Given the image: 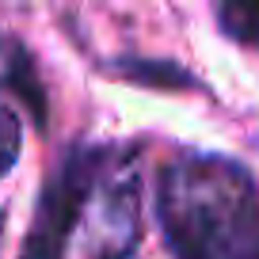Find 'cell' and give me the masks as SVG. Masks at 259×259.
<instances>
[{
  "instance_id": "cell-1",
  "label": "cell",
  "mask_w": 259,
  "mask_h": 259,
  "mask_svg": "<svg viewBox=\"0 0 259 259\" xmlns=\"http://www.w3.org/2000/svg\"><path fill=\"white\" fill-rule=\"evenodd\" d=\"M141 240L138 153L69 149L46 179L19 259H130Z\"/></svg>"
},
{
  "instance_id": "cell-2",
  "label": "cell",
  "mask_w": 259,
  "mask_h": 259,
  "mask_svg": "<svg viewBox=\"0 0 259 259\" xmlns=\"http://www.w3.org/2000/svg\"><path fill=\"white\" fill-rule=\"evenodd\" d=\"M156 221L171 259H259V187L229 156L183 153L164 164Z\"/></svg>"
},
{
  "instance_id": "cell-3",
  "label": "cell",
  "mask_w": 259,
  "mask_h": 259,
  "mask_svg": "<svg viewBox=\"0 0 259 259\" xmlns=\"http://www.w3.org/2000/svg\"><path fill=\"white\" fill-rule=\"evenodd\" d=\"M0 84L23 99L38 126L46 122V96H42V84L34 76V61L19 42H8V38H0Z\"/></svg>"
},
{
  "instance_id": "cell-4",
  "label": "cell",
  "mask_w": 259,
  "mask_h": 259,
  "mask_svg": "<svg viewBox=\"0 0 259 259\" xmlns=\"http://www.w3.org/2000/svg\"><path fill=\"white\" fill-rule=\"evenodd\" d=\"M218 23L233 42L259 50V0H225V4H218Z\"/></svg>"
},
{
  "instance_id": "cell-5",
  "label": "cell",
  "mask_w": 259,
  "mask_h": 259,
  "mask_svg": "<svg viewBox=\"0 0 259 259\" xmlns=\"http://www.w3.org/2000/svg\"><path fill=\"white\" fill-rule=\"evenodd\" d=\"M122 76L130 80H145V84H164V88H176V84H194L191 73H183L176 61H153V57H122L114 65Z\"/></svg>"
},
{
  "instance_id": "cell-6",
  "label": "cell",
  "mask_w": 259,
  "mask_h": 259,
  "mask_svg": "<svg viewBox=\"0 0 259 259\" xmlns=\"http://www.w3.org/2000/svg\"><path fill=\"white\" fill-rule=\"evenodd\" d=\"M19 145H23V126L19 114L0 99V176H8L19 160Z\"/></svg>"
},
{
  "instance_id": "cell-7",
  "label": "cell",
  "mask_w": 259,
  "mask_h": 259,
  "mask_svg": "<svg viewBox=\"0 0 259 259\" xmlns=\"http://www.w3.org/2000/svg\"><path fill=\"white\" fill-rule=\"evenodd\" d=\"M0 236H4V210H0Z\"/></svg>"
}]
</instances>
